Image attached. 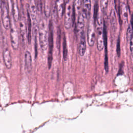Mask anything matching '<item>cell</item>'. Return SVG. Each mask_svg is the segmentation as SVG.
<instances>
[{
  "label": "cell",
  "instance_id": "9a60e30c",
  "mask_svg": "<svg viewBox=\"0 0 133 133\" xmlns=\"http://www.w3.org/2000/svg\"><path fill=\"white\" fill-rule=\"evenodd\" d=\"M56 7L58 13V17L60 19H61L63 17V16L64 13V6L65 2L64 0H56L55 2Z\"/></svg>",
  "mask_w": 133,
  "mask_h": 133
},
{
  "label": "cell",
  "instance_id": "d6986e66",
  "mask_svg": "<svg viewBox=\"0 0 133 133\" xmlns=\"http://www.w3.org/2000/svg\"><path fill=\"white\" fill-rule=\"evenodd\" d=\"M121 14L123 17V20L124 23L125 24L128 23V10L127 8L126 4L124 3H122L121 5Z\"/></svg>",
  "mask_w": 133,
  "mask_h": 133
},
{
  "label": "cell",
  "instance_id": "f1b7e54d",
  "mask_svg": "<svg viewBox=\"0 0 133 133\" xmlns=\"http://www.w3.org/2000/svg\"><path fill=\"white\" fill-rule=\"evenodd\" d=\"M116 52L117 55L118 57H120L121 55V46H120V40L119 37H118L117 44H116Z\"/></svg>",
  "mask_w": 133,
  "mask_h": 133
},
{
  "label": "cell",
  "instance_id": "2e32d148",
  "mask_svg": "<svg viewBox=\"0 0 133 133\" xmlns=\"http://www.w3.org/2000/svg\"><path fill=\"white\" fill-rule=\"evenodd\" d=\"M86 49V39L84 33L80 36V40L78 45V51L79 55L81 56H83L85 53Z\"/></svg>",
  "mask_w": 133,
  "mask_h": 133
},
{
  "label": "cell",
  "instance_id": "4dcf8cb0",
  "mask_svg": "<svg viewBox=\"0 0 133 133\" xmlns=\"http://www.w3.org/2000/svg\"><path fill=\"white\" fill-rule=\"evenodd\" d=\"M2 3H3V1L2 0H0V9H1L2 5Z\"/></svg>",
  "mask_w": 133,
  "mask_h": 133
},
{
  "label": "cell",
  "instance_id": "4fadbf2b",
  "mask_svg": "<svg viewBox=\"0 0 133 133\" xmlns=\"http://www.w3.org/2000/svg\"><path fill=\"white\" fill-rule=\"evenodd\" d=\"M11 4L14 20L15 22H18V20L20 19V14L18 0H11Z\"/></svg>",
  "mask_w": 133,
  "mask_h": 133
},
{
  "label": "cell",
  "instance_id": "cb8c5ba5",
  "mask_svg": "<svg viewBox=\"0 0 133 133\" xmlns=\"http://www.w3.org/2000/svg\"><path fill=\"white\" fill-rule=\"evenodd\" d=\"M60 43H61V29L59 26L57 29V45L59 50H60Z\"/></svg>",
  "mask_w": 133,
  "mask_h": 133
},
{
  "label": "cell",
  "instance_id": "52a82bcc",
  "mask_svg": "<svg viewBox=\"0 0 133 133\" xmlns=\"http://www.w3.org/2000/svg\"><path fill=\"white\" fill-rule=\"evenodd\" d=\"M87 42L89 46H93L95 43L96 39V33L94 29V26L91 22L89 24L87 32Z\"/></svg>",
  "mask_w": 133,
  "mask_h": 133
},
{
  "label": "cell",
  "instance_id": "8fae6325",
  "mask_svg": "<svg viewBox=\"0 0 133 133\" xmlns=\"http://www.w3.org/2000/svg\"><path fill=\"white\" fill-rule=\"evenodd\" d=\"M3 58L4 64L8 69H11L12 66V59L10 51L8 48H5L3 52Z\"/></svg>",
  "mask_w": 133,
  "mask_h": 133
},
{
  "label": "cell",
  "instance_id": "f546056e",
  "mask_svg": "<svg viewBox=\"0 0 133 133\" xmlns=\"http://www.w3.org/2000/svg\"><path fill=\"white\" fill-rule=\"evenodd\" d=\"M130 43V50L131 52V55L133 58V35L131 37V39L129 41Z\"/></svg>",
  "mask_w": 133,
  "mask_h": 133
},
{
  "label": "cell",
  "instance_id": "ba28073f",
  "mask_svg": "<svg viewBox=\"0 0 133 133\" xmlns=\"http://www.w3.org/2000/svg\"><path fill=\"white\" fill-rule=\"evenodd\" d=\"M97 31L98 33L97 39V47L99 51H101L103 50L104 46L102 26H97Z\"/></svg>",
  "mask_w": 133,
  "mask_h": 133
},
{
  "label": "cell",
  "instance_id": "7c38bea8",
  "mask_svg": "<svg viewBox=\"0 0 133 133\" xmlns=\"http://www.w3.org/2000/svg\"><path fill=\"white\" fill-rule=\"evenodd\" d=\"M28 8L30 12L31 19L34 21L36 19L37 12L36 0H30V3Z\"/></svg>",
  "mask_w": 133,
  "mask_h": 133
},
{
  "label": "cell",
  "instance_id": "83f0119b",
  "mask_svg": "<svg viewBox=\"0 0 133 133\" xmlns=\"http://www.w3.org/2000/svg\"><path fill=\"white\" fill-rule=\"evenodd\" d=\"M98 5L97 4V3L96 2V3L95 5V7H94V22H96V20L97 18V15H98Z\"/></svg>",
  "mask_w": 133,
  "mask_h": 133
},
{
  "label": "cell",
  "instance_id": "5b68a950",
  "mask_svg": "<svg viewBox=\"0 0 133 133\" xmlns=\"http://www.w3.org/2000/svg\"><path fill=\"white\" fill-rule=\"evenodd\" d=\"M19 35L21 43L24 45L27 39V28L25 18L22 14L20 15L19 22Z\"/></svg>",
  "mask_w": 133,
  "mask_h": 133
},
{
  "label": "cell",
  "instance_id": "484cf974",
  "mask_svg": "<svg viewBox=\"0 0 133 133\" xmlns=\"http://www.w3.org/2000/svg\"><path fill=\"white\" fill-rule=\"evenodd\" d=\"M108 4V0H101L100 1V7L103 12L105 11L107 9Z\"/></svg>",
  "mask_w": 133,
  "mask_h": 133
},
{
  "label": "cell",
  "instance_id": "8992f818",
  "mask_svg": "<svg viewBox=\"0 0 133 133\" xmlns=\"http://www.w3.org/2000/svg\"><path fill=\"white\" fill-rule=\"evenodd\" d=\"M64 14V27L66 29H69L73 26L72 7L70 5L66 6Z\"/></svg>",
  "mask_w": 133,
  "mask_h": 133
},
{
  "label": "cell",
  "instance_id": "ffe728a7",
  "mask_svg": "<svg viewBox=\"0 0 133 133\" xmlns=\"http://www.w3.org/2000/svg\"><path fill=\"white\" fill-rule=\"evenodd\" d=\"M44 12L45 17L48 18L50 15L51 6L49 0H45L44 3Z\"/></svg>",
  "mask_w": 133,
  "mask_h": 133
},
{
  "label": "cell",
  "instance_id": "7a4b0ae2",
  "mask_svg": "<svg viewBox=\"0 0 133 133\" xmlns=\"http://www.w3.org/2000/svg\"><path fill=\"white\" fill-rule=\"evenodd\" d=\"M54 47V39H53V30L52 23L51 20L49 21L48 24V52L47 58V63L48 68L50 69L51 66L52 61V50Z\"/></svg>",
  "mask_w": 133,
  "mask_h": 133
},
{
  "label": "cell",
  "instance_id": "ac0fdd59",
  "mask_svg": "<svg viewBox=\"0 0 133 133\" xmlns=\"http://www.w3.org/2000/svg\"><path fill=\"white\" fill-rule=\"evenodd\" d=\"M33 36L34 40V50H35V58H36L38 52V25H36L33 29Z\"/></svg>",
  "mask_w": 133,
  "mask_h": 133
},
{
  "label": "cell",
  "instance_id": "3957f363",
  "mask_svg": "<svg viewBox=\"0 0 133 133\" xmlns=\"http://www.w3.org/2000/svg\"><path fill=\"white\" fill-rule=\"evenodd\" d=\"M1 17L4 28L6 30H9L11 26L10 19L8 6L5 2H3L1 7Z\"/></svg>",
  "mask_w": 133,
  "mask_h": 133
},
{
  "label": "cell",
  "instance_id": "603a6c76",
  "mask_svg": "<svg viewBox=\"0 0 133 133\" xmlns=\"http://www.w3.org/2000/svg\"><path fill=\"white\" fill-rule=\"evenodd\" d=\"M82 4V0H74L73 6L74 7L76 14L78 13L79 11Z\"/></svg>",
  "mask_w": 133,
  "mask_h": 133
},
{
  "label": "cell",
  "instance_id": "d6a6232c",
  "mask_svg": "<svg viewBox=\"0 0 133 133\" xmlns=\"http://www.w3.org/2000/svg\"><path fill=\"white\" fill-rule=\"evenodd\" d=\"M94 2H97V1H98V0H93Z\"/></svg>",
  "mask_w": 133,
  "mask_h": 133
},
{
  "label": "cell",
  "instance_id": "277c9868",
  "mask_svg": "<svg viewBox=\"0 0 133 133\" xmlns=\"http://www.w3.org/2000/svg\"><path fill=\"white\" fill-rule=\"evenodd\" d=\"M10 38L11 45L14 50H17L19 47V34L17 29L14 23H11L10 28Z\"/></svg>",
  "mask_w": 133,
  "mask_h": 133
},
{
  "label": "cell",
  "instance_id": "7402d4cb",
  "mask_svg": "<svg viewBox=\"0 0 133 133\" xmlns=\"http://www.w3.org/2000/svg\"><path fill=\"white\" fill-rule=\"evenodd\" d=\"M62 46H63V59L66 61L68 58V48H67V44H66V37L65 34L63 35V43H62Z\"/></svg>",
  "mask_w": 133,
  "mask_h": 133
},
{
  "label": "cell",
  "instance_id": "e0dca14e",
  "mask_svg": "<svg viewBox=\"0 0 133 133\" xmlns=\"http://www.w3.org/2000/svg\"><path fill=\"white\" fill-rule=\"evenodd\" d=\"M24 62L26 71L28 73H30L31 71L32 68V56L31 53L28 50L25 51L24 54Z\"/></svg>",
  "mask_w": 133,
  "mask_h": 133
},
{
  "label": "cell",
  "instance_id": "d4e9b609",
  "mask_svg": "<svg viewBox=\"0 0 133 133\" xmlns=\"http://www.w3.org/2000/svg\"><path fill=\"white\" fill-rule=\"evenodd\" d=\"M133 35V29L132 28V26L131 25H129L127 30V33H126V37L128 41H130L131 37Z\"/></svg>",
  "mask_w": 133,
  "mask_h": 133
},
{
  "label": "cell",
  "instance_id": "9c48e42d",
  "mask_svg": "<svg viewBox=\"0 0 133 133\" xmlns=\"http://www.w3.org/2000/svg\"><path fill=\"white\" fill-rule=\"evenodd\" d=\"M85 18L83 15L82 13L81 12L78 15L77 23L76 24L75 31L76 33L81 36L84 33V28L85 25Z\"/></svg>",
  "mask_w": 133,
  "mask_h": 133
},
{
  "label": "cell",
  "instance_id": "836d02e7",
  "mask_svg": "<svg viewBox=\"0 0 133 133\" xmlns=\"http://www.w3.org/2000/svg\"><path fill=\"white\" fill-rule=\"evenodd\" d=\"M131 3H132V4H133V0H131Z\"/></svg>",
  "mask_w": 133,
  "mask_h": 133
},
{
  "label": "cell",
  "instance_id": "44dd1931",
  "mask_svg": "<svg viewBox=\"0 0 133 133\" xmlns=\"http://www.w3.org/2000/svg\"><path fill=\"white\" fill-rule=\"evenodd\" d=\"M110 22L112 29L113 30H115L116 27V18L115 11L114 10H112L110 13Z\"/></svg>",
  "mask_w": 133,
  "mask_h": 133
},
{
  "label": "cell",
  "instance_id": "30bf717a",
  "mask_svg": "<svg viewBox=\"0 0 133 133\" xmlns=\"http://www.w3.org/2000/svg\"><path fill=\"white\" fill-rule=\"evenodd\" d=\"M82 10L81 12L85 19L90 16L91 7V0H82Z\"/></svg>",
  "mask_w": 133,
  "mask_h": 133
},
{
  "label": "cell",
  "instance_id": "1f68e13d",
  "mask_svg": "<svg viewBox=\"0 0 133 133\" xmlns=\"http://www.w3.org/2000/svg\"><path fill=\"white\" fill-rule=\"evenodd\" d=\"M64 2H65V4H68L69 2V0H64Z\"/></svg>",
  "mask_w": 133,
  "mask_h": 133
},
{
  "label": "cell",
  "instance_id": "5bb4252c",
  "mask_svg": "<svg viewBox=\"0 0 133 133\" xmlns=\"http://www.w3.org/2000/svg\"><path fill=\"white\" fill-rule=\"evenodd\" d=\"M27 14V23H26V28H27V42L29 44H30L32 39V20L28 8H27L26 10Z\"/></svg>",
  "mask_w": 133,
  "mask_h": 133
},
{
  "label": "cell",
  "instance_id": "6da1fadb",
  "mask_svg": "<svg viewBox=\"0 0 133 133\" xmlns=\"http://www.w3.org/2000/svg\"><path fill=\"white\" fill-rule=\"evenodd\" d=\"M47 26L46 20L42 19L38 25V34L39 46L43 51H45L48 46V27Z\"/></svg>",
  "mask_w": 133,
  "mask_h": 133
},
{
  "label": "cell",
  "instance_id": "4316f807",
  "mask_svg": "<svg viewBox=\"0 0 133 133\" xmlns=\"http://www.w3.org/2000/svg\"><path fill=\"white\" fill-rule=\"evenodd\" d=\"M36 3L37 8V11H39L41 14L43 11V3L42 0H36Z\"/></svg>",
  "mask_w": 133,
  "mask_h": 133
}]
</instances>
